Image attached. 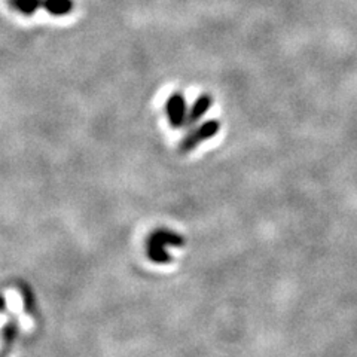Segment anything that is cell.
<instances>
[{
  "mask_svg": "<svg viewBox=\"0 0 357 357\" xmlns=\"http://www.w3.org/2000/svg\"><path fill=\"white\" fill-rule=\"evenodd\" d=\"M42 8L47 9V13L54 17H64L72 13L75 3L73 0H43Z\"/></svg>",
  "mask_w": 357,
  "mask_h": 357,
  "instance_id": "obj_4",
  "label": "cell"
},
{
  "mask_svg": "<svg viewBox=\"0 0 357 357\" xmlns=\"http://www.w3.org/2000/svg\"><path fill=\"white\" fill-rule=\"evenodd\" d=\"M9 5L13 6L17 13L31 17L36 14V10L43 6V0H9Z\"/></svg>",
  "mask_w": 357,
  "mask_h": 357,
  "instance_id": "obj_5",
  "label": "cell"
},
{
  "mask_svg": "<svg viewBox=\"0 0 357 357\" xmlns=\"http://www.w3.org/2000/svg\"><path fill=\"white\" fill-rule=\"evenodd\" d=\"M185 244L183 237L170 229H156L151 234L146 243L148 256L155 264H169L172 261L170 249L182 248Z\"/></svg>",
  "mask_w": 357,
  "mask_h": 357,
  "instance_id": "obj_1",
  "label": "cell"
},
{
  "mask_svg": "<svg viewBox=\"0 0 357 357\" xmlns=\"http://www.w3.org/2000/svg\"><path fill=\"white\" fill-rule=\"evenodd\" d=\"M218 131H219V122H216V121L206 122V124L198 127L191 134H188V136L183 139V142L181 143V151L189 152V151L195 149L199 143H203L204 140L213 137Z\"/></svg>",
  "mask_w": 357,
  "mask_h": 357,
  "instance_id": "obj_2",
  "label": "cell"
},
{
  "mask_svg": "<svg viewBox=\"0 0 357 357\" xmlns=\"http://www.w3.org/2000/svg\"><path fill=\"white\" fill-rule=\"evenodd\" d=\"M185 112H186V106H185L183 97L181 94L172 96L169 98V102H167V115H169V121L173 127H178L183 124Z\"/></svg>",
  "mask_w": 357,
  "mask_h": 357,
  "instance_id": "obj_3",
  "label": "cell"
},
{
  "mask_svg": "<svg viewBox=\"0 0 357 357\" xmlns=\"http://www.w3.org/2000/svg\"><path fill=\"white\" fill-rule=\"evenodd\" d=\"M210 105H211V98L208 96H201L195 102V105L191 107V112H189L188 115V122H195L198 118L203 116L208 110Z\"/></svg>",
  "mask_w": 357,
  "mask_h": 357,
  "instance_id": "obj_6",
  "label": "cell"
}]
</instances>
